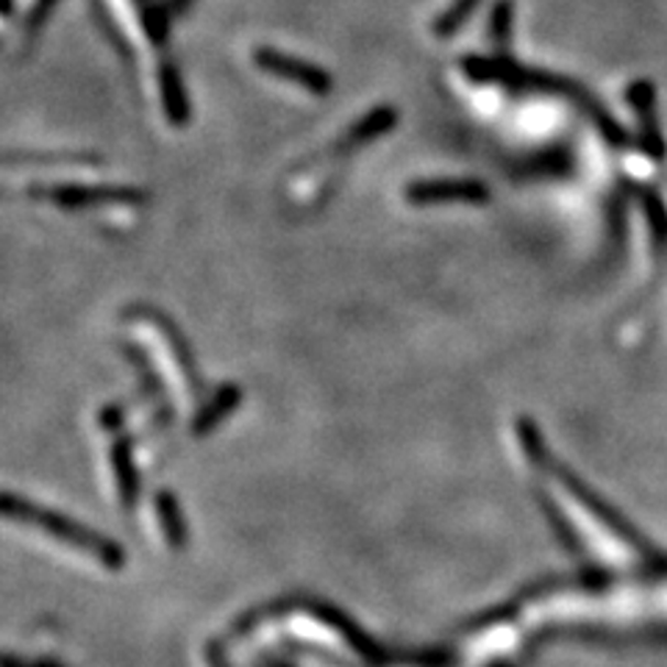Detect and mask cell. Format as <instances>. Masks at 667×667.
<instances>
[{
    "label": "cell",
    "mask_w": 667,
    "mask_h": 667,
    "mask_svg": "<svg viewBox=\"0 0 667 667\" xmlns=\"http://www.w3.org/2000/svg\"><path fill=\"white\" fill-rule=\"evenodd\" d=\"M3 512H7L9 517H20V521H29L34 523V526H42L47 534H53V537L67 539V543L73 545H81V548L87 550H95V554H100L103 559H109V562H118L120 550L114 548V545L95 537L92 532H87V528L78 526V523L67 521V517L53 515L51 510H40V506L29 504V501H20V497H14L12 492H7V497H3Z\"/></svg>",
    "instance_id": "1"
},
{
    "label": "cell",
    "mask_w": 667,
    "mask_h": 667,
    "mask_svg": "<svg viewBox=\"0 0 667 667\" xmlns=\"http://www.w3.org/2000/svg\"><path fill=\"white\" fill-rule=\"evenodd\" d=\"M253 62H256V67L262 73H270V76L282 78V81L298 84V87L317 95V98H326L334 87V78L320 65H311V62L275 51V47H259L253 53Z\"/></svg>",
    "instance_id": "2"
},
{
    "label": "cell",
    "mask_w": 667,
    "mask_h": 667,
    "mask_svg": "<svg viewBox=\"0 0 667 667\" xmlns=\"http://www.w3.org/2000/svg\"><path fill=\"white\" fill-rule=\"evenodd\" d=\"M486 187L479 182L445 178V182H417L406 189V198L415 206L434 204H486Z\"/></svg>",
    "instance_id": "3"
},
{
    "label": "cell",
    "mask_w": 667,
    "mask_h": 667,
    "mask_svg": "<svg viewBox=\"0 0 667 667\" xmlns=\"http://www.w3.org/2000/svg\"><path fill=\"white\" fill-rule=\"evenodd\" d=\"M40 198L53 200L59 206H92V204H140L142 195L136 189H118V187H56V189H42Z\"/></svg>",
    "instance_id": "4"
},
{
    "label": "cell",
    "mask_w": 667,
    "mask_h": 667,
    "mask_svg": "<svg viewBox=\"0 0 667 667\" xmlns=\"http://www.w3.org/2000/svg\"><path fill=\"white\" fill-rule=\"evenodd\" d=\"M158 87H162V106L167 120H171L173 125L187 123L189 100L187 92H184L182 73H178L173 65H162V70H158Z\"/></svg>",
    "instance_id": "5"
},
{
    "label": "cell",
    "mask_w": 667,
    "mask_h": 667,
    "mask_svg": "<svg viewBox=\"0 0 667 667\" xmlns=\"http://www.w3.org/2000/svg\"><path fill=\"white\" fill-rule=\"evenodd\" d=\"M237 404H240V390H237V386H222L220 393H217L215 398H211L209 404H206L204 409L198 412L193 431L195 434H209L211 428H215L217 423L222 420V417L237 409Z\"/></svg>",
    "instance_id": "6"
},
{
    "label": "cell",
    "mask_w": 667,
    "mask_h": 667,
    "mask_svg": "<svg viewBox=\"0 0 667 667\" xmlns=\"http://www.w3.org/2000/svg\"><path fill=\"white\" fill-rule=\"evenodd\" d=\"M395 123H398V114H395V109H390V106H381V109H373L370 114H364V118L359 120L351 131H348L346 142L348 145H364V142L375 140V136H381L384 131L393 129Z\"/></svg>",
    "instance_id": "7"
},
{
    "label": "cell",
    "mask_w": 667,
    "mask_h": 667,
    "mask_svg": "<svg viewBox=\"0 0 667 667\" xmlns=\"http://www.w3.org/2000/svg\"><path fill=\"white\" fill-rule=\"evenodd\" d=\"M479 3L481 0H453L451 7L445 9L442 14H437V20H434V34L437 36L457 34V31L468 23L470 14L479 9Z\"/></svg>",
    "instance_id": "8"
},
{
    "label": "cell",
    "mask_w": 667,
    "mask_h": 667,
    "mask_svg": "<svg viewBox=\"0 0 667 667\" xmlns=\"http://www.w3.org/2000/svg\"><path fill=\"white\" fill-rule=\"evenodd\" d=\"M156 512L162 517L164 534L171 537V543H184V517L182 506L171 492H158L156 495Z\"/></svg>",
    "instance_id": "9"
},
{
    "label": "cell",
    "mask_w": 667,
    "mask_h": 667,
    "mask_svg": "<svg viewBox=\"0 0 667 667\" xmlns=\"http://www.w3.org/2000/svg\"><path fill=\"white\" fill-rule=\"evenodd\" d=\"M136 7H140L142 29H145L147 40L153 45H162L164 36H167V14H164V9L158 7L156 0H136Z\"/></svg>",
    "instance_id": "10"
},
{
    "label": "cell",
    "mask_w": 667,
    "mask_h": 667,
    "mask_svg": "<svg viewBox=\"0 0 667 667\" xmlns=\"http://www.w3.org/2000/svg\"><path fill=\"white\" fill-rule=\"evenodd\" d=\"M114 462H118L120 495H123L125 504H131V501H134V497H136V470H134V462H131L129 445L120 442L118 453H114Z\"/></svg>",
    "instance_id": "11"
},
{
    "label": "cell",
    "mask_w": 667,
    "mask_h": 667,
    "mask_svg": "<svg viewBox=\"0 0 667 667\" xmlns=\"http://www.w3.org/2000/svg\"><path fill=\"white\" fill-rule=\"evenodd\" d=\"M512 18H515V7H512V0H497L495 9H492V23H490V34L497 45H506L512 34Z\"/></svg>",
    "instance_id": "12"
},
{
    "label": "cell",
    "mask_w": 667,
    "mask_h": 667,
    "mask_svg": "<svg viewBox=\"0 0 667 667\" xmlns=\"http://www.w3.org/2000/svg\"><path fill=\"white\" fill-rule=\"evenodd\" d=\"M51 7H53V0H36L34 12H31V18H29L31 29H40L42 20H45L47 12H51Z\"/></svg>",
    "instance_id": "13"
},
{
    "label": "cell",
    "mask_w": 667,
    "mask_h": 667,
    "mask_svg": "<svg viewBox=\"0 0 667 667\" xmlns=\"http://www.w3.org/2000/svg\"><path fill=\"white\" fill-rule=\"evenodd\" d=\"M3 14H12V0H3Z\"/></svg>",
    "instance_id": "14"
},
{
    "label": "cell",
    "mask_w": 667,
    "mask_h": 667,
    "mask_svg": "<svg viewBox=\"0 0 667 667\" xmlns=\"http://www.w3.org/2000/svg\"><path fill=\"white\" fill-rule=\"evenodd\" d=\"M182 3H187V0H182Z\"/></svg>",
    "instance_id": "15"
}]
</instances>
